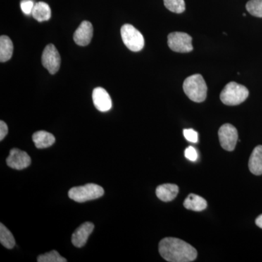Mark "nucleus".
<instances>
[{
  "instance_id": "1",
  "label": "nucleus",
  "mask_w": 262,
  "mask_h": 262,
  "mask_svg": "<svg viewBox=\"0 0 262 262\" xmlns=\"http://www.w3.org/2000/svg\"><path fill=\"white\" fill-rule=\"evenodd\" d=\"M159 252L162 257L170 262H190L198 256V251L185 241L175 237H165L160 241Z\"/></svg>"
},
{
  "instance_id": "2",
  "label": "nucleus",
  "mask_w": 262,
  "mask_h": 262,
  "mask_svg": "<svg viewBox=\"0 0 262 262\" xmlns=\"http://www.w3.org/2000/svg\"><path fill=\"white\" fill-rule=\"evenodd\" d=\"M183 90L194 102L201 103L206 99L208 88L203 76L199 74L188 77L183 84Z\"/></svg>"
},
{
  "instance_id": "3",
  "label": "nucleus",
  "mask_w": 262,
  "mask_h": 262,
  "mask_svg": "<svg viewBox=\"0 0 262 262\" xmlns=\"http://www.w3.org/2000/svg\"><path fill=\"white\" fill-rule=\"evenodd\" d=\"M249 96L247 88L235 82H229L220 95L222 103L227 106H237L244 102Z\"/></svg>"
},
{
  "instance_id": "4",
  "label": "nucleus",
  "mask_w": 262,
  "mask_h": 262,
  "mask_svg": "<svg viewBox=\"0 0 262 262\" xmlns=\"http://www.w3.org/2000/svg\"><path fill=\"white\" fill-rule=\"evenodd\" d=\"M104 194L101 186L96 184H87L80 187L72 188L68 192L69 198L77 203H84L98 199Z\"/></svg>"
},
{
  "instance_id": "5",
  "label": "nucleus",
  "mask_w": 262,
  "mask_h": 262,
  "mask_svg": "<svg viewBox=\"0 0 262 262\" xmlns=\"http://www.w3.org/2000/svg\"><path fill=\"white\" fill-rule=\"evenodd\" d=\"M121 37L124 44L133 52L141 51L144 46L142 34L130 24H125L121 28Z\"/></svg>"
},
{
  "instance_id": "6",
  "label": "nucleus",
  "mask_w": 262,
  "mask_h": 262,
  "mask_svg": "<svg viewBox=\"0 0 262 262\" xmlns=\"http://www.w3.org/2000/svg\"><path fill=\"white\" fill-rule=\"evenodd\" d=\"M192 38L187 33H170L168 37V45L170 50L177 53H190L193 51Z\"/></svg>"
},
{
  "instance_id": "7",
  "label": "nucleus",
  "mask_w": 262,
  "mask_h": 262,
  "mask_svg": "<svg viewBox=\"0 0 262 262\" xmlns=\"http://www.w3.org/2000/svg\"><path fill=\"white\" fill-rule=\"evenodd\" d=\"M218 134L222 148L227 151H233L238 141V133L236 127L231 124H225L220 127Z\"/></svg>"
},
{
  "instance_id": "8",
  "label": "nucleus",
  "mask_w": 262,
  "mask_h": 262,
  "mask_svg": "<svg viewBox=\"0 0 262 262\" xmlns=\"http://www.w3.org/2000/svg\"><path fill=\"white\" fill-rule=\"evenodd\" d=\"M61 62V56L56 48L53 44L48 45L42 53L43 67L47 69L51 75H55L59 70Z\"/></svg>"
},
{
  "instance_id": "9",
  "label": "nucleus",
  "mask_w": 262,
  "mask_h": 262,
  "mask_svg": "<svg viewBox=\"0 0 262 262\" xmlns=\"http://www.w3.org/2000/svg\"><path fill=\"white\" fill-rule=\"evenodd\" d=\"M32 163L30 157L26 151L14 148L10 151L9 156L7 158V164L10 168L15 170H23L28 168Z\"/></svg>"
},
{
  "instance_id": "10",
  "label": "nucleus",
  "mask_w": 262,
  "mask_h": 262,
  "mask_svg": "<svg viewBox=\"0 0 262 262\" xmlns=\"http://www.w3.org/2000/svg\"><path fill=\"white\" fill-rule=\"evenodd\" d=\"M93 101L98 111L106 113L111 110L113 101L107 91L103 88H96L93 91Z\"/></svg>"
},
{
  "instance_id": "11",
  "label": "nucleus",
  "mask_w": 262,
  "mask_h": 262,
  "mask_svg": "<svg viewBox=\"0 0 262 262\" xmlns=\"http://www.w3.org/2000/svg\"><path fill=\"white\" fill-rule=\"evenodd\" d=\"M94 34V27L91 22L84 20L79 26L74 34V40L80 46H86L90 44Z\"/></svg>"
},
{
  "instance_id": "12",
  "label": "nucleus",
  "mask_w": 262,
  "mask_h": 262,
  "mask_svg": "<svg viewBox=\"0 0 262 262\" xmlns=\"http://www.w3.org/2000/svg\"><path fill=\"white\" fill-rule=\"evenodd\" d=\"M94 229V225L91 222H85L80 226L72 236V243L75 247L82 248L87 243L89 236Z\"/></svg>"
},
{
  "instance_id": "13",
  "label": "nucleus",
  "mask_w": 262,
  "mask_h": 262,
  "mask_svg": "<svg viewBox=\"0 0 262 262\" xmlns=\"http://www.w3.org/2000/svg\"><path fill=\"white\" fill-rule=\"evenodd\" d=\"M179 192V187L173 184H164L158 186L156 189V195L161 201H173Z\"/></svg>"
},
{
  "instance_id": "14",
  "label": "nucleus",
  "mask_w": 262,
  "mask_h": 262,
  "mask_svg": "<svg viewBox=\"0 0 262 262\" xmlns=\"http://www.w3.org/2000/svg\"><path fill=\"white\" fill-rule=\"evenodd\" d=\"M32 140L37 149H46L56 142V138L51 133L39 130L33 134Z\"/></svg>"
},
{
  "instance_id": "15",
  "label": "nucleus",
  "mask_w": 262,
  "mask_h": 262,
  "mask_svg": "<svg viewBox=\"0 0 262 262\" xmlns=\"http://www.w3.org/2000/svg\"><path fill=\"white\" fill-rule=\"evenodd\" d=\"M250 171L256 176L262 174V146L259 145L253 149L248 162Z\"/></svg>"
},
{
  "instance_id": "16",
  "label": "nucleus",
  "mask_w": 262,
  "mask_h": 262,
  "mask_svg": "<svg viewBox=\"0 0 262 262\" xmlns=\"http://www.w3.org/2000/svg\"><path fill=\"white\" fill-rule=\"evenodd\" d=\"M208 203L204 198L195 194H189L184 201V208L193 211H202L206 209Z\"/></svg>"
},
{
  "instance_id": "17",
  "label": "nucleus",
  "mask_w": 262,
  "mask_h": 262,
  "mask_svg": "<svg viewBox=\"0 0 262 262\" xmlns=\"http://www.w3.org/2000/svg\"><path fill=\"white\" fill-rule=\"evenodd\" d=\"M32 14L33 18L37 20V21H46L51 18V8L47 3H44V2H39L34 5Z\"/></svg>"
},
{
  "instance_id": "18",
  "label": "nucleus",
  "mask_w": 262,
  "mask_h": 262,
  "mask_svg": "<svg viewBox=\"0 0 262 262\" xmlns=\"http://www.w3.org/2000/svg\"><path fill=\"white\" fill-rule=\"evenodd\" d=\"M13 45L11 39L7 36L0 37V61L2 63L9 61L13 56Z\"/></svg>"
},
{
  "instance_id": "19",
  "label": "nucleus",
  "mask_w": 262,
  "mask_h": 262,
  "mask_svg": "<svg viewBox=\"0 0 262 262\" xmlns=\"http://www.w3.org/2000/svg\"><path fill=\"white\" fill-rule=\"evenodd\" d=\"M0 243L8 249H12L15 245L13 234L3 223L0 224Z\"/></svg>"
},
{
  "instance_id": "20",
  "label": "nucleus",
  "mask_w": 262,
  "mask_h": 262,
  "mask_svg": "<svg viewBox=\"0 0 262 262\" xmlns=\"http://www.w3.org/2000/svg\"><path fill=\"white\" fill-rule=\"evenodd\" d=\"M167 9L175 13H182L185 10L184 0H163Z\"/></svg>"
},
{
  "instance_id": "21",
  "label": "nucleus",
  "mask_w": 262,
  "mask_h": 262,
  "mask_svg": "<svg viewBox=\"0 0 262 262\" xmlns=\"http://www.w3.org/2000/svg\"><path fill=\"white\" fill-rule=\"evenodd\" d=\"M38 262H67V259L62 257L58 251H51L50 252L39 255L37 258Z\"/></svg>"
},
{
  "instance_id": "22",
  "label": "nucleus",
  "mask_w": 262,
  "mask_h": 262,
  "mask_svg": "<svg viewBox=\"0 0 262 262\" xmlns=\"http://www.w3.org/2000/svg\"><path fill=\"white\" fill-rule=\"evenodd\" d=\"M246 10L253 16L262 18V0H250L246 4Z\"/></svg>"
},
{
  "instance_id": "23",
  "label": "nucleus",
  "mask_w": 262,
  "mask_h": 262,
  "mask_svg": "<svg viewBox=\"0 0 262 262\" xmlns=\"http://www.w3.org/2000/svg\"><path fill=\"white\" fill-rule=\"evenodd\" d=\"M183 134L188 141L192 143H196L198 141V134L196 131L193 129H184Z\"/></svg>"
},
{
  "instance_id": "24",
  "label": "nucleus",
  "mask_w": 262,
  "mask_h": 262,
  "mask_svg": "<svg viewBox=\"0 0 262 262\" xmlns=\"http://www.w3.org/2000/svg\"><path fill=\"white\" fill-rule=\"evenodd\" d=\"M34 5L35 4L32 0H22L20 3V8L24 13H25L26 15H29L32 13Z\"/></svg>"
},
{
  "instance_id": "25",
  "label": "nucleus",
  "mask_w": 262,
  "mask_h": 262,
  "mask_svg": "<svg viewBox=\"0 0 262 262\" xmlns=\"http://www.w3.org/2000/svg\"><path fill=\"white\" fill-rule=\"evenodd\" d=\"M184 155L186 158L190 161H196L198 160V155L196 150L192 146H188L184 151Z\"/></svg>"
},
{
  "instance_id": "26",
  "label": "nucleus",
  "mask_w": 262,
  "mask_h": 262,
  "mask_svg": "<svg viewBox=\"0 0 262 262\" xmlns=\"http://www.w3.org/2000/svg\"><path fill=\"white\" fill-rule=\"evenodd\" d=\"M8 133V127L7 124L4 121H0V141H3L5 139Z\"/></svg>"
},
{
  "instance_id": "27",
  "label": "nucleus",
  "mask_w": 262,
  "mask_h": 262,
  "mask_svg": "<svg viewBox=\"0 0 262 262\" xmlns=\"http://www.w3.org/2000/svg\"><path fill=\"white\" fill-rule=\"evenodd\" d=\"M256 225H257L258 227L262 229V214L256 218Z\"/></svg>"
}]
</instances>
